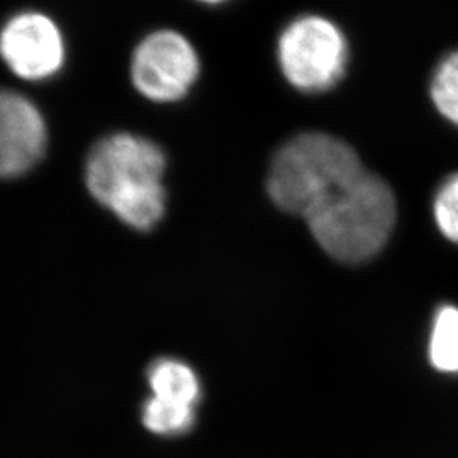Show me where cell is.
<instances>
[{"mask_svg": "<svg viewBox=\"0 0 458 458\" xmlns=\"http://www.w3.org/2000/svg\"><path fill=\"white\" fill-rule=\"evenodd\" d=\"M47 124L31 100L0 89V177L28 172L45 153Z\"/></svg>", "mask_w": 458, "mask_h": 458, "instance_id": "cell-8", "label": "cell"}, {"mask_svg": "<svg viewBox=\"0 0 458 458\" xmlns=\"http://www.w3.org/2000/svg\"><path fill=\"white\" fill-rule=\"evenodd\" d=\"M435 221L443 234L458 243V175L445 182L435 199Z\"/></svg>", "mask_w": 458, "mask_h": 458, "instance_id": "cell-11", "label": "cell"}, {"mask_svg": "<svg viewBox=\"0 0 458 458\" xmlns=\"http://www.w3.org/2000/svg\"><path fill=\"white\" fill-rule=\"evenodd\" d=\"M147 382L149 395L140 410L143 428L162 440L191 435L202 404V384L196 370L179 359L164 357L149 365Z\"/></svg>", "mask_w": 458, "mask_h": 458, "instance_id": "cell-5", "label": "cell"}, {"mask_svg": "<svg viewBox=\"0 0 458 458\" xmlns=\"http://www.w3.org/2000/svg\"><path fill=\"white\" fill-rule=\"evenodd\" d=\"M428 355L431 365L443 374H458V310L445 306L437 312Z\"/></svg>", "mask_w": 458, "mask_h": 458, "instance_id": "cell-9", "label": "cell"}, {"mask_svg": "<svg viewBox=\"0 0 458 458\" xmlns=\"http://www.w3.org/2000/svg\"><path fill=\"white\" fill-rule=\"evenodd\" d=\"M431 98L443 117L458 126V51L448 55L431 81Z\"/></svg>", "mask_w": 458, "mask_h": 458, "instance_id": "cell-10", "label": "cell"}, {"mask_svg": "<svg viewBox=\"0 0 458 458\" xmlns=\"http://www.w3.org/2000/svg\"><path fill=\"white\" fill-rule=\"evenodd\" d=\"M346 58L344 33L325 17H299L278 39L282 72L304 92L331 89L344 77Z\"/></svg>", "mask_w": 458, "mask_h": 458, "instance_id": "cell-4", "label": "cell"}, {"mask_svg": "<svg viewBox=\"0 0 458 458\" xmlns=\"http://www.w3.org/2000/svg\"><path fill=\"white\" fill-rule=\"evenodd\" d=\"M0 56L17 77L45 81L64 65V36L48 16L22 13L2 28Z\"/></svg>", "mask_w": 458, "mask_h": 458, "instance_id": "cell-7", "label": "cell"}, {"mask_svg": "<svg viewBox=\"0 0 458 458\" xmlns=\"http://www.w3.org/2000/svg\"><path fill=\"white\" fill-rule=\"evenodd\" d=\"M199 75L194 47L175 31H157L134 51L131 77L141 96L153 102L181 100Z\"/></svg>", "mask_w": 458, "mask_h": 458, "instance_id": "cell-6", "label": "cell"}, {"mask_svg": "<svg viewBox=\"0 0 458 458\" xmlns=\"http://www.w3.org/2000/svg\"><path fill=\"white\" fill-rule=\"evenodd\" d=\"M166 160L158 145L147 138L119 132L92 148L85 181L90 194L136 229L153 228L165 214Z\"/></svg>", "mask_w": 458, "mask_h": 458, "instance_id": "cell-1", "label": "cell"}, {"mask_svg": "<svg viewBox=\"0 0 458 458\" xmlns=\"http://www.w3.org/2000/svg\"><path fill=\"white\" fill-rule=\"evenodd\" d=\"M355 149L325 132H304L278 149L267 189L285 213L306 217L335 191L365 174Z\"/></svg>", "mask_w": 458, "mask_h": 458, "instance_id": "cell-3", "label": "cell"}, {"mask_svg": "<svg viewBox=\"0 0 458 458\" xmlns=\"http://www.w3.org/2000/svg\"><path fill=\"white\" fill-rule=\"evenodd\" d=\"M304 219L327 255L344 263L365 262L376 257L393 233L395 199L386 182L365 172Z\"/></svg>", "mask_w": 458, "mask_h": 458, "instance_id": "cell-2", "label": "cell"}]
</instances>
